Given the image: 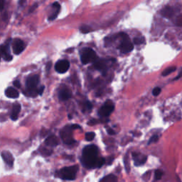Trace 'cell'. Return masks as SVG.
I'll return each instance as SVG.
<instances>
[{
    "label": "cell",
    "instance_id": "obj_1",
    "mask_svg": "<svg viewBox=\"0 0 182 182\" xmlns=\"http://www.w3.org/2000/svg\"><path fill=\"white\" fill-rule=\"evenodd\" d=\"M81 161L87 168L100 167L105 160L98 156V149L95 145H89L84 148L82 154Z\"/></svg>",
    "mask_w": 182,
    "mask_h": 182
},
{
    "label": "cell",
    "instance_id": "obj_2",
    "mask_svg": "<svg viewBox=\"0 0 182 182\" xmlns=\"http://www.w3.org/2000/svg\"><path fill=\"white\" fill-rule=\"evenodd\" d=\"M78 166L75 165L61 169L56 172V177H59L63 180H74L78 172Z\"/></svg>",
    "mask_w": 182,
    "mask_h": 182
},
{
    "label": "cell",
    "instance_id": "obj_3",
    "mask_svg": "<svg viewBox=\"0 0 182 182\" xmlns=\"http://www.w3.org/2000/svg\"><path fill=\"white\" fill-rule=\"evenodd\" d=\"M81 62L83 64L94 63L98 59V56L96 52L90 48H85L82 50L81 54Z\"/></svg>",
    "mask_w": 182,
    "mask_h": 182
},
{
    "label": "cell",
    "instance_id": "obj_4",
    "mask_svg": "<svg viewBox=\"0 0 182 182\" xmlns=\"http://www.w3.org/2000/svg\"><path fill=\"white\" fill-rule=\"evenodd\" d=\"M73 129L72 126H66L62 129L60 135L64 143L71 144L75 142V140L73 138Z\"/></svg>",
    "mask_w": 182,
    "mask_h": 182
},
{
    "label": "cell",
    "instance_id": "obj_5",
    "mask_svg": "<svg viewBox=\"0 0 182 182\" xmlns=\"http://www.w3.org/2000/svg\"><path fill=\"white\" fill-rule=\"evenodd\" d=\"M122 42L119 45V49L123 54H128L133 51L134 49L133 44L132 43L129 36L126 34H121Z\"/></svg>",
    "mask_w": 182,
    "mask_h": 182
},
{
    "label": "cell",
    "instance_id": "obj_6",
    "mask_svg": "<svg viewBox=\"0 0 182 182\" xmlns=\"http://www.w3.org/2000/svg\"><path fill=\"white\" fill-rule=\"evenodd\" d=\"M39 83V76H37V75L32 76L27 79L26 88L29 91V94H33V96H36V94L35 93H37V91H36V90Z\"/></svg>",
    "mask_w": 182,
    "mask_h": 182
},
{
    "label": "cell",
    "instance_id": "obj_7",
    "mask_svg": "<svg viewBox=\"0 0 182 182\" xmlns=\"http://www.w3.org/2000/svg\"><path fill=\"white\" fill-rule=\"evenodd\" d=\"M114 105L111 100H108L99 110V115L103 118H106L114 110Z\"/></svg>",
    "mask_w": 182,
    "mask_h": 182
},
{
    "label": "cell",
    "instance_id": "obj_8",
    "mask_svg": "<svg viewBox=\"0 0 182 182\" xmlns=\"http://www.w3.org/2000/svg\"><path fill=\"white\" fill-rule=\"evenodd\" d=\"M69 67L70 63L67 60H61L56 63L55 69L59 73H64L69 69Z\"/></svg>",
    "mask_w": 182,
    "mask_h": 182
},
{
    "label": "cell",
    "instance_id": "obj_9",
    "mask_svg": "<svg viewBox=\"0 0 182 182\" xmlns=\"http://www.w3.org/2000/svg\"><path fill=\"white\" fill-rule=\"evenodd\" d=\"M12 48H13L14 54L19 55L24 50L25 44L24 41H21V39H15L13 42V44H12Z\"/></svg>",
    "mask_w": 182,
    "mask_h": 182
},
{
    "label": "cell",
    "instance_id": "obj_10",
    "mask_svg": "<svg viewBox=\"0 0 182 182\" xmlns=\"http://www.w3.org/2000/svg\"><path fill=\"white\" fill-rule=\"evenodd\" d=\"M0 56L4 58L5 61H9L12 59V56L9 54V47L6 46H0Z\"/></svg>",
    "mask_w": 182,
    "mask_h": 182
},
{
    "label": "cell",
    "instance_id": "obj_11",
    "mask_svg": "<svg viewBox=\"0 0 182 182\" xmlns=\"http://www.w3.org/2000/svg\"><path fill=\"white\" fill-rule=\"evenodd\" d=\"M2 156L3 158L4 161L7 164H9L10 166H12L14 164V157L12 156V154L8 151H4L2 152Z\"/></svg>",
    "mask_w": 182,
    "mask_h": 182
},
{
    "label": "cell",
    "instance_id": "obj_12",
    "mask_svg": "<svg viewBox=\"0 0 182 182\" xmlns=\"http://www.w3.org/2000/svg\"><path fill=\"white\" fill-rule=\"evenodd\" d=\"M94 67L100 71L104 72L107 71V63L105 60H98L97 59L94 62Z\"/></svg>",
    "mask_w": 182,
    "mask_h": 182
},
{
    "label": "cell",
    "instance_id": "obj_13",
    "mask_svg": "<svg viewBox=\"0 0 182 182\" xmlns=\"http://www.w3.org/2000/svg\"><path fill=\"white\" fill-rule=\"evenodd\" d=\"M71 96H72L71 92L68 88L61 89V91H60L59 95H58L60 100H63V101L67 100L71 98Z\"/></svg>",
    "mask_w": 182,
    "mask_h": 182
},
{
    "label": "cell",
    "instance_id": "obj_14",
    "mask_svg": "<svg viewBox=\"0 0 182 182\" xmlns=\"http://www.w3.org/2000/svg\"><path fill=\"white\" fill-rule=\"evenodd\" d=\"M45 144H46L47 146L53 147H56L58 145V139L56 136L52 134V135L49 136L48 138L46 139V140H45Z\"/></svg>",
    "mask_w": 182,
    "mask_h": 182
},
{
    "label": "cell",
    "instance_id": "obj_15",
    "mask_svg": "<svg viewBox=\"0 0 182 182\" xmlns=\"http://www.w3.org/2000/svg\"><path fill=\"white\" fill-rule=\"evenodd\" d=\"M133 158L134 159V164H135L136 166L142 165V164L145 163V161H147V156L137 153L133 154Z\"/></svg>",
    "mask_w": 182,
    "mask_h": 182
},
{
    "label": "cell",
    "instance_id": "obj_16",
    "mask_svg": "<svg viewBox=\"0 0 182 182\" xmlns=\"http://www.w3.org/2000/svg\"><path fill=\"white\" fill-rule=\"evenodd\" d=\"M21 111V105L19 103H16L14 105L13 108H12V112L11 114V118L13 120H16L18 118L19 114Z\"/></svg>",
    "mask_w": 182,
    "mask_h": 182
},
{
    "label": "cell",
    "instance_id": "obj_17",
    "mask_svg": "<svg viewBox=\"0 0 182 182\" xmlns=\"http://www.w3.org/2000/svg\"><path fill=\"white\" fill-rule=\"evenodd\" d=\"M5 94L9 98H17L19 96V93L17 90L13 88H7V91H5Z\"/></svg>",
    "mask_w": 182,
    "mask_h": 182
},
{
    "label": "cell",
    "instance_id": "obj_18",
    "mask_svg": "<svg viewBox=\"0 0 182 182\" xmlns=\"http://www.w3.org/2000/svg\"><path fill=\"white\" fill-rule=\"evenodd\" d=\"M99 182H118V179L113 174H110V175L105 176Z\"/></svg>",
    "mask_w": 182,
    "mask_h": 182
},
{
    "label": "cell",
    "instance_id": "obj_19",
    "mask_svg": "<svg viewBox=\"0 0 182 182\" xmlns=\"http://www.w3.org/2000/svg\"><path fill=\"white\" fill-rule=\"evenodd\" d=\"M161 13H162L163 16L164 17H166V18H170V17L172 16V14H173V10H172V9L171 8V7H166V8H164L163 9V11H162V12H161Z\"/></svg>",
    "mask_w": 182,
    "mask_h": 182
},
{
    "label": "cell",
    "instance_id": "obj_20",
    "mask_svg": "<svg viewBox=\"0 0 182 182\" xmlns=\"http://www.w3.org/2000/svg\"><path fill=\"white\" fill-rule=\"evenodd\" d=\"M176 67H174V66H172V67H169V68H166V69L165 70V71H164L163 72L162 76H168V75L171 74V73H173L174 71H176Z\"/></svg>",
    "mask_w": 182,
    "mask_h": 182
},
{
    "label": "cell",
    "instance_id": "obj_21",
    "mask_svg": "<svg viewBox=\"0 0 182 182\" xmlns=\"http://www.w3.org/2000/svg\"><path fill=\"white\" fill-rule=\"evenodd\" d=\"M95 137H96V134L94 133H88L86 134V139L87 141L91 142L92 140H93Z\"/></svg>",
    "mask_w": 182,
    "mask_h": 182
},
{
    "label": "cell",
    "instance_id": "obj_22",
    "mask_svg": "<svg viewBox=\"0 0 182 182\" xmlns=\"http://www.w3.org/2000/svg\"><path fill=\"white\" fill-rule=\"evenodd\" d=\"M144 41H145V39H144V37H136V38L134 39V44L136 45L142 44L144 43Z\"/></svg>",
    "mask_w": 182,
    "mask_h": 182
},
{
    "label": "cell",
    "instance_id": "obj_23",
    "mask_svg": "<svg viewBox=\"0 0 182 182\" xmlns=\"http://www.w3.org/2000/svg\"><path fill=\"white\" fill-rule=\"evenodd\" d=\"M161 176H162V172L160 170H156L155 171V179L156 180H159L161 179Z\"/></svg>",
    "mask_w": 182,
    "mask_h": 182
},
{
    "label": "cell",
    "instance_id": "obj_24",
    "mask_svg": "<svg viewBox=\"0 0 182 182\" xmlns=\"http://www.w3.org/2000/svg\"><path fill=\"white\" fill-rule=\"evenodd\" d=\"M161 91V88H159V87H157V88H155L153 90L152 93H153V95L154 96H159V94H160Z\"/></svg>",
    "mask_w": 182,
    "mask_h": 182
},
{
    "label": "cell",
    "instance_id": "obj_25",
    "mask_svg": "<svg viewBox=\"0 0 182 182\" xmlns=\"http://www.w3.org/2000/svg\"><path fill=\"white\" fill-rule=\"evenodd\" d=\"M81 31L83 33H88V32L91 31V29H90V27L87 26H83L81 28Z\"/></svg>",
    "mask_w": 182,
    "mask_h": 182
},
{
    "label": "cell",
    "instance_id": "obj_26",
    "mask_svg": "<svg viewBox=\"0 0 182 182\" xmlns=\"http://www.w3.org/2000/svg\"><path fill=\"white\" fill-rule=\"evenodd\" d=\"M158 139H159V136L158 135H154L153 137H152V138L150 139H149V144L156 142L158 141Z\"/></svg>",
    "mask_w": 182,
    "mask_h": 182
},
{
    "label": "cell",
    "instance_id": "obj_27",
    "mask_svg": "<svg viewBox=\"0 0 182 182\" xmlns=\"http://www.w3.org/2000/svg\"><path fill=\"white\" fill-rule=\"evenodd\" d=\"M59 10H60V9H57L56 11L53 14H51V16L49 17V20H54V19H56L57 17V16H58Z\"/></svg>",
    "mask_w": 182,
    "mask_h": 182
},
{
    "label": "cell",
    "instance_id": "obj_28",
    "mask_svg": "<svg viewBox=\"0 0 182 182\" xmlns=\"http://www.w3.org/2000/svg\"><path fill=\"white\" fill-rule=\"evenodd\" d=\"M41 152H42V153H43L44 154H45V155H46V156H49V155H50V154H51V152H52V151H51V150H48V149H42Z\"/></svg>",
    "mask_w": 182,
    "mask_h": 182
},
{
    "label": "cell",
    "instance_id": "obj_29",
    "mask_svg": "<svg viewBox=\"0 0 182 182\" xmlns=\"http://www.w3.org/2000/svg\"><path fill=\"white\" fill-rule=\"evenodd\" d=\"M14 86L16 87V88H21V84H20L19 81H15L14 82Z\"/></svg>",
    "mask_w": 182,
    "mask_h": 182
},
{
    "label": "cell",
    "instance_id": "obj_30",
    "mask_svg": "<svg viewBox=\"0 0 182 182\" xmlns=\"http://www.w3.org/2000/svg\"><path fill=\"white\" fill-rule=\"evenodd\" d=\"M86 108L87 110H91L92 108V105L90 102H86Z\"/></svg>",
    "mask_w": 182,
    "mask_h": 182
},
{
    "label": "cell",
    "instance_id": "obj_31",
    "mask_svg": "<svg viewBox=\"0 0 182 182\" xmlns=\"http://www.w3.org/2000/svg\"><path fill=\"white\" fill-rule=\"evenodd\" d=\"M44 91V86H41V88L39 89L38 91H37V93H38L39 95H42V93H43V92Z\"/></svg>",
    "mask_w": 182,
    "mask_h": 182
},
{
    "label": "cell",
    "instance_id": "obj_32",
    "mask_svg": "<svg viewBox=\"0 0 182 182\" xmlns=\"http://www.w3.org/2000/svg\"><path fill=\"white\" fill-rule=\"evenodd\" d=\"M4 0H0V10L4 8Z\"/></svg>",
    "mask_w": 182,
    "mask_h": 182
},
{
    "label": "cell",
    "instance_id": "obj_33",
    "mask_svg": "<svg viewBox=\"0 0 182 182\" xmlns=\"http://www.w3.org/2000/svg\"><path fill=\"white\" fill-rule=\"evenodd\" d=\"M107 130H108V133L110 134H115V133H114L113 129H110V128H108V129H107Z\"/></svg>",
    "mask_w": 182,
    "mask_h": 182
},
{
    "label": "cell",
    "instance_id": "obj_34",
    "mask_svg": "<svg viewBox=\"0 0 182 182\" xmlns=\"http://www.w3.org/2000/svg\"><path fill=\"white\" fill-rule=\"evenodd\" d=\"M51 65H52L51 62H49V63L46 64V69H47V71H49V69L51 68Z\"/></svg>",
    "mask_w": 182,
    "mask_h": 182
},
{
    "label": "cell",
    "instance_id": "obj_35",
    "mask_svg": "<svg viewBox=\"0 0 182 182\" xmlns=\"http://www.w3.org/2000/svg\"><path fill=\"white\" fill-rule=\"evenodd\" d=\"M181 76H182V72H181V73L180 74H179V76H177V77H176V78H175V80H178L179 78H180Z\"/></svg>",
    "mask_w": 182,
    "mask_h": 182
},
{
    "label": "cell",
    "instance_id": "obj_36",
    "mask_svg": "<svg viewBox=\"0 0 182 182\" xmlns=\"http://www.w3.org/2000/svg\"><path fill=\"white\" fill-rule=\"evenodd\" d=\"M0 59H1V56H0Z\"/></svg>",
    "mask_w": 182,
    "mask_h": 182
}]
</instances>
